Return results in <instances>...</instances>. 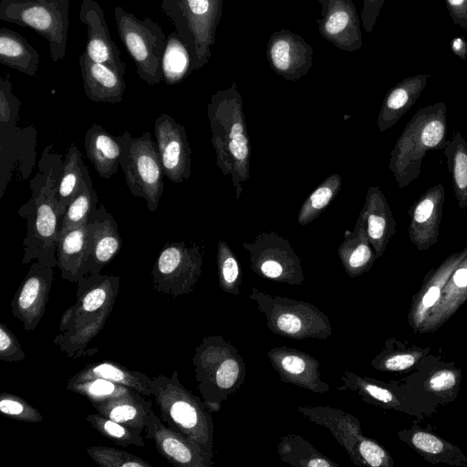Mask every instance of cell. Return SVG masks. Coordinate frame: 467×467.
<instances>
[{"label": "cell", "instance_id": "cell-1", "mask_svg": "<svg viewBox=\"0 0 467 467\" xmlns=\"http://www.w3.org/2000/svg\"><path fill=\"white\" fill-rule=\"evenodd\" d=\"M64 158L56 152L53 144L47 146L37 162V172L30 180L31 197L18 214L26 220L27 231L23 240V264L36 260L42 265L57 266V244L61 216L57 188Z\"/></svg>", "mask_w": 467, "mask_h": 467}, {"label": "cell", "instance_id": "cell-2", "mask_svg": "<svg viewBox=\"0 0 467 467\" xmlns=\"http://www.w3.org/2000/svg\"><path fill=\"white\" fill-rule=\"evenodd\" d=\"M119 277L96 274L77 283V301L62 315L54 345L71 358L91 356L88 345L103 329L116 302Z\"/></svg>", "mask_w": 467, "mask_h": 467}, {"label": "cell", "instance_id": "cell-3", "mask_svg": "<svg viewBox=\"0 0 467 467\" xmlns=\"http://www.w3.org/2000/svg\"><path fill=\"white\" fill-rule=\"evenodd\" d=\"M207 114L216 164L223 175L230 176L239 199L241 183L250 177L251 149L243 99L234 81L211 97Z\"/></svg>", "mask_w": 467, "mask_h": 467}, {"label": "cell", "instance_id": "cell-4", "mask_svg": "<svg viewBox=\"0 0 467 467\" xmlns=\"http://www.w3.org/2000/svg\"><path fill=\"white\" fill-rule=\"evenodd\" d=\"M447 107L442 101L420 108L409 120L397 140L389 169L398 187L415 181L430 150H442L447 140Z\"/></svg>", "mask_w": 467, "mask_h": 467}, {"label": "cell", "instance_id": "cell-5", "mask_svg": "<svg viewBox=\"0 0 467 467\" xmlns=\"http://www.w3.org/2000/svg\"><path fill=\"white\" fill-rule=\"evenodd\" d=\"M197 388L211 412L236 392L245 380V362L236 347L223 336H206L192 358Z\"/></svg>", "mask_w": 467, "mask_h": 467}, {"label": "cell", "instance_id": "cell-6", "mask_svg": "<svg viewBox=\"0 0 467 467\" xmlns=\"http://www.w3.org/2000/svg\"><path fill=\"white\" fill-rule=\"evenodd\" d=\"M152 380L151 396L161 420L213 456V420L203 401L180 382L176 370L170 378L160 374Z\"/></svg>", "mask_w": 467, "mask_h": 467}, {"label": "cell", "instance_id": "cell-7", "mask_svg": "<svg viewBox=\"0 0 467 467\" xmlns=\"http://www.w3.org/2000/svg\"><path fill=\"white\" fill-rule=\"evenodd\" d=\"M21 100L13 93L8 78H0V198L8 183L25 180L36 162V134L32 127L16 126Z\"/></svg>", "mask_w": 467, "mask_h": 467}, {"label": "cell", "instance_id": "cell-8", "mask_svg": "<svg viewBox=\"0 0 467 467\" xmlns=\"http://www.w3.org/2000/svg\"><path fill=\"white\" fill-rule=\"evenodd\" d=\"M249 298L266 319L273 333L285 337L327 339L332 335L328 317L313 304L292 298L273 296L253 287Z\"/></svg>", "mask_w": 467, "mask_h": 467}, {"label": "cell", "instance_id": "cell-9", "mask_svg": "<svg viewBox=\"0 0 467 467\" xmlns=\"http://www.w3.org/2000/svg\"><path fill=\"white\" fill-rule=\"evenodd\" d=\"M121 151L119 166L134 197H141L150 212H155L163 193V170L150 132L133 138L129 131L116 135Z\"/></svg>", "mask_w": 467, "mask_h": 467}, {"label": "cell", "instance_id": "cell-10", "mask_svg": "<svg viewBox=\"0 0 467 467\" xmlns=\"http://www.w3.org/2000/svg\"><path fill=\"white\" fill-rule=\"evenodd\" d=\"M297 410L311 422L327 429L355 465L393 466V459L389 451L363 434L360 421L354 415L328 406H298Z\"/></svg>", "mask_w": 467, "mask_h": 467}, {"label": "cell", "instance_id": "cell-11", "mask_svg": "<svg viewBox=\"0 0 467 467\" xmlns=\"http://www.w3.org/2000/svg\"><path fill=\"white\" fill-rule=\"evenodd\" d=\"M68 0H1L0 19L33 28L49 45L53 62L64 58L68 32Z\"/></svg>", "mask_w": 467, "mask_h": 467}, {"label": "cell", "instance_id": "cell-12", "mask_svg": "<svg viewBox=\"0 0 467 467\" xmlns=\"http://www.w3.org/2000/svg\"><path fill=\"white\" fill-rule=\"evenodd\" d=\"M114 16L119 38L135 63L138 76L150 86L160 84L167 41L161 27L151 18L140 20L121 6L114 8Z\"/></svg>", "mask_w": 467, "mask_h": 467}, {"label": "cell", "instance_id": "cell-13", "mask_svg": "<svg viewBox=\"0 0 467 467\" xmlns=\"http://www.w3.org/2000/svg\"><path fill=\"white\" fill-rule=\"evenodd\" d=\"M202 261L196 244L166 243L151 270L153 289L174 298L190 294L202 275Z\"/></svg>", "mask_w": 467, "mask_h": 467}, {"label": "cell", "instance_id": "cell-14", "mask_svg": "<svg viewBox=\"0 0 467 467\" xmlns=\"http://www.w3.org/2000/svg\"><path fill=\"white\" fill-rule=\"evenodd\" d=\"M249 253L251 270L277 283L302 285L305 281L299 256L283 236L275 232H260L252 242H244Z\"/></svg>", "mask_w": 467, "mask_h": 467}, {"label": "cell", "instance_id": "cell-15", "mask_svg": "<svg viewBox=\"0 0 467 467\" xmlns=\"http://www.w3.org/2000/svg\"><path fill=\"white\" fill-rule=\"evenodd\" d=\"M223 5V0H180L192 71L205 66L211 57Z\"/></svg>", "mask_w": 467, "mask_h": 467}, {"label": "cell", "instance_id": "cell-16", "mask_svg": "<svg viewBox=\"0 0 467 467\" xmlns=\"http://www.w3.org/2000/svg\"><path fill=\"white\" fill-rule=\"evenodd\" d=\"M156 147L164 175L180 183L191 176L192 150L183 125L167 113L154 122Z\"/></svg>", "mask_w": 467, "mask_h": 467}, {"label": "cell", "instance_id": "cell-17", "mask_svg": "<svg viewBox=\"0 0 467 467\" xmlns=\"http://www.w3.org/2000/svg\"><path fill=\"white\" fill-rule=\"evenodd\" d=\"M54 280V268L36 261L17 288L11 313L27 331L36 328L44 317Z\"/></svg>", "mask_w": 467, "mask_h": 467}, {"label": "cell", "instance_id": "cell-18", "mask_svg": "<svg viewBox=\"0 0 467 467\" xmlns=\"http://www.w3.org/2000/svg\"><path fill=\"white\" fill-rule=\"evenodd\" d=\"M147 439L151 440L159 453L170 463L180 467H212L213 456L201 445L168 427L153 410L145 427Z\"/></svg>", "mask_w": 467, "mask_h": 467}, {"label": "cell", "instance_id": "cell-19", "mask_svg": "<svg viewBox=\"0 0 467 467\" xmlns=\"http://www.w3.org/2000/svg\"><path fill=\"white\" fill-rule=\"evenodd\" d=\"M266 56L270 67L290 81L306 76L313 64V47L302 36L287 29L272 34Z\"/></svg>", "mask_w": 467, "mask_h": 467}, {"label": "cell", "instance_id": "cell-20", "mask_svg": "<svg viewBox=\"0 0 467 467\" xmlns=\"http://www.w3.org/2000/svg\"><path fill=\"white\" fill-rule=\"evenodd\" d=\"M266 356L282 382L318 394H324L330 389V386L321 379L319 361L305 351L288 347H275Z\"/></svg>", "mask_w": 467, "mask_h": 467}, {"label": "cell", "instance_id": "cell-21", "mask_svg": "<svg viewBox=\"0 0 467 467\" xmlns=\"http://www.w3.org/2000/svg\"><path fill=\"white\" fill-rule=\"evenodd\" d=\"M444 202L445 188L440 182L427 189L410 206L409 238L420 252L428 251L438 242Z\"/></svg>", "mask_w": 467, "mask_h": 467}, {"label": "cell", "instance_id": "cell-22", "mask_svg": "<svg viewBox=\"0 0 467 467\" xmlns=\"http://www.w3.org/2000/svg\"><path fill=\"white\" fill-rule=\"evenodd\" d=\"M317 19L320 35L336 47L354 52L362 47L360 20L352 0H328Z\"/></svg>", "mask_w": 467, "mask_h": 467}, {"label": "cell", "instance_id": "cell-23", "mask_svg": "<svg viewBox=\"0 0 467 467\" xmlns=\"http://www.w3.org/2000/svg\"><path fill=\"white\" fill-rule=\"evenodd\" d=\"M79 19L87 26L88 41L83 52L89 59L125 74V63L111 39L102 7L94 0H82Z\"/></svg>", "mask_w": 467, "mask_h": 467}, {"label": "cell", "instance_id": "cell-24", "mask_svg": "<svg viewBox=\"0 0 467 467\" xmlns=\"http://www.w3.org/2000/svg\"><path fill=\"white\" fill-rule=\"evenodd\" d=\"M89 227V254L85 276L100 274L106 265L119 254L122 241L118 223L101 204L88 219Z\"/></svg>", "mask_w": 467, "mask_h": 467}, {"label": "cell", "instance_id": "cell-25", "mask_svg": "<svg viewBox=\"0 0 467 467\" xmlns=\"http://www.w3.org/2000/svg\"><path fill=\"white\" fill-rule=\"evenodd\" d=\"M466 255L467 246L451 254L426 275L422 285L412 298L408 314L409 325L415 333L419 332L438 303L448 279Z\"/></svg>", "mask_w": 467, "mask_h": 467}, {"label": "cell", "instance_id": "cell-26", "mask_svg": "<svg viewBox=\"0 0 467 467\" xmlns=\"http://www.w3.org/2000/svg\"><path fill=\"white\" fill-rule=\"evenodd\" d=\"M360 213L364 217L368 238L378 259L396 234V221L392 211L379 186L368 187Z\"/></svg>", "mask_w": 467, "mask_h": 467}, {"label": "cell", "instance_id": "cell-27", "mask_svg": "<svg viewBox=\"0 0 467 467\" xmlns=\"http://www.w3.org/2000/svg\"><path fill=\"white\" fill-rule=\"evenodd\" d=\"M78 62L84 90L90 100L119 103L123 99L125 74L89 59L84 53L79 56Z\"/></svg>", "mask_w": 467, "mask_h": 467}, {"label": "cell", "instance_id": "cell-28", "mask_svg": "<svg viewBox=\"0 0 467 467\" xmlns=\"http://www.w3.org/2000/svg\"><path fill=\"white\" fill-rule=\"evenodd\" d=\"M89 254V227L83 225L58 234L57 266L64 280L76 284L85 276V266Z\"/></svg>", "mask_w": 467, "mask_h": 467}, {"label": "cell", "instance_id": "cell-29", "mask_svg": "<svg viewBox=\"0 0 467 467\" xmlns=\"http://www.w3.org/2000/svg\"><path fill=\"white\" fill-rule=\"evenodd\" d=\"M428 74L408 77L397 83L386 94L378 117L380 132L396 124L415 104L427 84Z\"/></svg>", "mask_w": 467, "mask_h": 467}, {"label": "cell", "instance_id": "cell-30", "mask_svg": "<svg viewBox=\"0 0 467 467\" xmlns=\"http://www.w3.org/2000/svg\"><path fill=\"white\" fill-rule=\"evenodd\" d=\"M467 300V255L448 279L441 296L420 327V333H432L444 325Z\"/></svg>", "mask_w": 467, "mask_h": 467}, {"label": "cell", "instance_id": "cell-31", "mask_svg": "<svg viewBox=\"0 0 467 467\" xmlns=\"http://www.w3.org/2000/svg\"><path fill=\"white\" fill-rule=\"evenodd\" d=\"M400 439L431 463L466 466L467 458L454 444L414 425L398 433Z\"/></svg>", "mask_w": 467, "mask_h": 467}, {"label": "cell", "instance_id": "cell-32", "mask_svg": "<svg viewBox=\"0 0 467 467\" xmlns=\"http://www.w3.org/2000/svg\"><path fill=\"white\" fill-rule=\"evenodd\" d=\"M338 256L349 277H358L368 272L376 254L368 238L364 217L360 213L352 231H346L338 247Z\"/></svg>", "mask_w": 467, "mask_h": 467}, {"label": "cell", "instance_id": "cell-33", "mask_svg": "<svg viewBox=\"0 0 467 467\" xmlns=\"http://www.w3.org/2000/svg\"><path fill=\"white\" fill-rule=\"evenodd\" d=\"M84 147L88 159L101 178L110 179L119 166L121 148L115 136L95 123L85 135Z\"/></svg>", "mask_w": 467, "mask_h": 467}, {"label": "cell", "instance_id": "cell-34", "mask_svg": "<svg viewBox=\"0 0 467 467\" xmlns=\"http://www.w3.org/2000/svg\"><path fill=\"white\" fill-rule=\"evenodd\" d=\"M90 378H100L122 384L143 396L152 394V379L140 371L130 370L124 365L112 360L88 363L72 375L67 381L74 382Z\"/></svg>", "mask_w": 467, "mask_h": 467}, {"label": "cell", "instance_id": "cell-35", "mask_svg": "<svg viewBox=\"0 0 467 467\" xmlns=\"http://www.w3.org/2000/svg\"><path fill=\"white\" fill-rule=\"evenodd\" d=\"M338 390L352 391L363 401L386 409L401 410L402 402L391 384L344 370Z\"/></svg>", "mask_w": 467, "mask_h": 467}, {"label": "cell", "instance_id": "cell-36", "mask_svg": "<svg viewBox=\"0 0 467 467\" xmlns=\"http://www.w3.org/2000/svg\"><path fill=\"white\" fill-rule=\"evenodd\" d=\"M98 413L142 432L147 425L152 402L137 393L133 396L120 397L99 403H93Z\"/></svg>", "mask_w": 467, "mask_h": 467}, {"label": "cell", "instance_id": "cell-37", "mask_svg": "<svg viewBox=\"0 0 467 467\" xmlns=\"http://www.w3.org/2000/svg\"><path fill=\"white\" fill-rule=\"evenodd\" d=\"M0 63L28 76H36L39 54L19 33L0 29Z\"/></svg>", "mask_w": 467, "mask_h": 467}, {"label": "cell", "instance_id": "cell-38", "mask_svg": "<svg viewBox=\"0 0 467 467\" xmlns=\"http://www.w3.org/2000/svg\"><path fill=\"white\" fill-rule=\"evenodd\" d=\"M451 188L460 209L467 208V141L459 130L443 147Z\"/></svg>", "mask_w": 467, "mask_h": 467}, {"label": "cell", "instance_id": "cell-39", "mask_svg": "<svg viewBox=\"0 0 467 467\" xmlns=\"http://www.w3.org/2000/svg\"><path fill=\"white\" fill-rule=\"evenodd\" d=\"M277 453L283 462L294 467H338L337 462L297 434L281 437Z\"/></svg>", "mask_w": 467, "mask_h": 467}, {"label": "cell", "instance_id": "cell-40", "mask_svg": "<svg viewBox=\"0 0 467 467\" xmlns=\"http://www.w3.org/2000/svg\"><path fill=\"white\" fill-rule=\"evenodd\" d=\"M87 172H88V170L84 164L82 154L77 146L72 143L64 158L57 188L58 209L61 217L78 191Z\"/></svg>", "mask_w": 467, "mask_h": 467}, {"label": "cell", "instance_id": "cell-41", "mask_svg": "<svg viewBox=\"0 0 467 467\" xmlns=\"http://www.w3.org/2000/svg\"><path fill=\"white\" fill-rule=\"evenodd\" d=\"M161 68L167 85L178 84L192 72L189 49L176 31L167 37Z\"/></svg>", "mask_w": 467, "mask_h": 467}, {"label": "cell", "instance_id": "cell-42", "mask_svg": "<svg viewBox=\"0 0 467 467\" xmlns=\"http://www.w3.org/2000/svg\"><path fill=\"white\" fill-rule=\"evenodd\" d=\"M97 192L93 189L89 173L87 172L78 191L61 217L59 233L86 223L90 214L97 209Z\"/></svg>", "mask_w": 467, "mask_h": 467}, {"label": "cell", "instance_id": "cell-43", "mask_svg": "<svg viewBox=\"0 0 467 467\" xmlns=\"http://www.w3.org/2000/svg\"><path fill=\"white\" fill-rule=\"evenodd\" d=\"M428 352V348L399 347L393 339L385 342V348L372 359L371 366L381 372L405 371L414 367Z\"/></svg>", "mask_w": 467, "mask_h": 467}, {"label": "cell", "instance_id": "cell-44", "mask_svg": "<svg viewBox=\"0 0 467 467\" xmlns=\"http://www.w3.org/2000/svg\"><path fill=\"white\" fill-rule=\"evenodd\" d=\"M66 389L87 398L91 404L139 393L127 386L100 378L67 381Z\"/></svg>", "mask_w": 467, "mask_h": 467}, {"label": "cell", "instance_id": "cell-45", "mask_svg": "<svg viewBox=\"0 0 467 467\" xmlns=\"http://www.w3.org/2000/svg\"><path fill=\"white\" fill-rule=\"evenodd\" d=\"M342 178L337 173L327 176L307 197L300 208L297 223L306 225L327 207L341 189Z\"/></svg>", "mask_w": 467, "mask_h": 467}, {"label": "cell", "instance_id": "cell-46", "mask_svg": "<svg viewBox=\"0 0 467 467\" xmlns=\"http://www.w3.org/2000/svg\"><path fill=\"white\" fill-rule=\"evenodd\" d=\"M86 420L102 436L118 445L122 447L145 446L141 431L137 429L116 422L98 412L88 415Z\"/></svg>", "mask_w": 467, "mask_h": 467}, {"label": "cell", "instance_id": "cell-47", "mask_svg": "<svg viewBox=\"0 0 467 467\" xmlns=\"http://www.w3.org/2000/svg\"><path fill=\"white\" fill-rule=\"evenodd\" d=\"M216 262L220 288L228 294L238 296L242 282L240 264L231 247L223 240L218 242Z\"/></svg>", "mask_w": 467, "mask_h": 467}, {"label": "cell", "instance_id": "cell-48", "mask_svg": "<svg viewBox=\"0 0 467 467\" xmlns=\"http://www.w3.org/2000/svg\"><path fill=\"white\" fill-rule=\"evenodd\" d=\"M86 451L101 467H152L142 458L109 446L93 445Z\"/></svg>", "mask_w": 467, "mask_h": 467}, {"label": "cell", "instance_id": "cell-49", "mask_svg": "<svg viewBox=\"0 0 467 467\" xmlns=\"http://www.w3.org/2000/svg\"><path fill=\"white\" fill-rule=\"evenodd\" d=\"M462 372L460 369L444 366L433 370L424 382L426 391L442 397H452L460 389Z\"/></svg>", "mask_w": 467, "mask_h": 467}, {"label": "cell", "instance_id": "cell-50", "mask_svg": "<svg viewBox=\"0 0 467 467\" xmlns=\"http://www.w3.org/2000/svg\"><path fill=\"white\" fill-rule=\"evenodd\" d=\"M0 411L8 418L27 423H39L44 420L36 408L19 396L8 392L0 394Z\"/></svg>", "mask_w": 467, "mask_h": 467}, {"label": "cell", "instance_id": "cell-51", "mask_svg": "<svg viewBox=\"0 0 467 467\" xmlns=\"http://www.w3.org/2000/svg\"><path fill=\"white\" fill-rule=\"evenodd\" d=\"M26 358L16 337L6 325L0 324V359L5 362L22 361Z\"/></svg>", "mask_w": 467, "mask_h": 467}, {"label": "cell", "instance_id": "cell-52", "mask_svg": "<svg viewBox=\"0 0 467 467\" xmlns=\"http://www.w3.org/2000/svg\"><path fill=\"white\" fill-rule=\"evenodd\" d=\"M385 0H363L361 22L367 33L372 32Z\"/></svg>", "mask_w": 467, "mask_h": 467}, {"label": "cell", "instance_id": "cell-53", "mask_svg": "<svg viewBox=\"0 0 467 467\" xmlns=\"http://www.w3.org/2000/svg\"><path fill=\"white\" fill-rule=\"evenodd\" d=\"M161 8L165 15L171 20L175 26V31L184 42L185 29L180 8V0H161Z\"/></svg>", "mask_w": 467, "mask_h": 467}, {"label": "cell", "instance_id": "cell-54", "mask_svg": "<svg viewBox=\"0 0 467 467\" xmlns=\"http://www.w3.org/2000/svg\"><path fill=\"white\" fill-rule=\"evenodd\" d=\"M445 4L452 22L467 30V0H445Z\"/></svg>", "mask_w": 467, "mask_h": 467}, {"label": "cell", "instance_id": "cell-55", "mask_svg": "<svg viewBox=\"0 0 467 467\" xmlns=\"http://www.w3.org/2000/svg\"><path fill=\"white\" fill-rule=\"evenodd\" d=\"M450 47L451 52L461 59L464 60L467 58V43L462 37H454L450 42Z\"/></svg>", "mask_w": 467, "mask_h": 467}, {"label": "cell", "instance_id": "cell-56", "mask_svg": "<svg viewBox=\"0 0 467 467\" xmlns=\"http://www.w3.org/2000/svg\"><path fill=\"white\" fill-rule=\"evenodd\" d=\"M317 1L321 4L322 9L325 8L328 3V0H317Z\"/></svg>", "mask_w": 467, "mask_h": 467}]
</instances>
